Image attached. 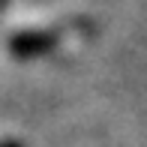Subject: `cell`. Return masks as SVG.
Segmentation results:
<instances>
[{"label": "cell", "instance_id": "cell-1", "mask_svg": "<svg viewBox=\"0 0 147 147\" xmlns=\"http://www.w3.org/2000/svg\"><path fill=\"white\" fill-rule=\"evenodd\" d=\"M57 30L51 27H27L9 36V51L15 57H39L57 45Z\"/></svg>", "mask_w": 147, "mask_h": 147}, {"label": "cell", "instance_id": "cell-2", "mask_svg": "<svg viewBox=\"0 0 147 147\" xmlns=\"http://www.w3.org/2000/svg\"><path fill=\"white\" fill-rule=\"evenodd\" d=\"M0 147H24V144H18V141H12V138H9V141H0Z\"/></svg>", "mask_w": 147, "mask_h": 147}]
</instances>
